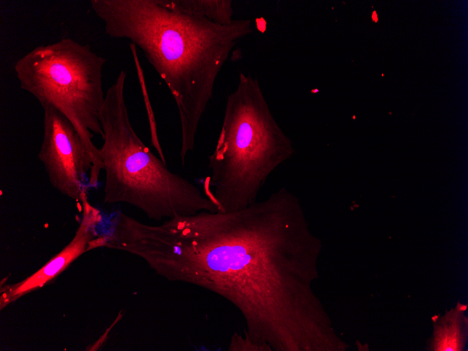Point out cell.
Here are the masks:
<instances>
[{"label":"cell","instance_id":"obj_8","mask_svg":"<svg viewBox=\"0 0 468 351\" xmlns=\"http://www.w3.org/2000/svg\"><path fill=\"white\" fill-rule=\"evenodd\" d=\"M372 19H373V22H378L377 13L375 11L373 12Z\"/></svg>","mask_w":468,"mask_h":351},{"label":"cell","instance_id":"obj_5","mask_svg":"<svg viewBox=\"0 0 468 351\" xmlns=\"http://www.w3.org/2000/svg\"><path fill=\"white\" fill-rule=\"evenodd\" d=\"M43 136L38 153L53 187L69 198L81 201L89 188L92 162L71 121L53 107L43 109Z\"/></svg>","mask_w":468,"mask_h":351},{"label":"cell","instance_id":"obj_3","mask_svg":"<svg viewBox=\"0 0 468 351\" xmlns=\"http://www.w3.org/2000/svg\"><path fill=\"white\" fill-rule=\"evenodd\" d=\"M294 153L258 80L241 73L227 97L219 138L209 156L204 193L219 212L242 209L257 201L269 176Z\"/></svg>","mask_w":468,"mask_h":351},{"label":"cell","instance_id":"obj_1","mask_svg":"<svg viewBox=\"0 0 468 351\" xmlns=\"http://www.w3.org/2000/svg\"><path fill=\"white\" fill-rule=\"evenodd\" d=\"M106 35L137 46L176 103L184 165L216 78L240 40L253 32L250 20L221 25L172 7L167 0H91Z\"/></svg>","mask_w":468,"mask_h":351},{"label":"cell","instance_id":"obj_2","mask_svg":"<svg viewBox=\"0 0 468 351\" xmlns=\"http://www.w3.org/2000/svg\"><path fill=\"white\" fill-rule=\"evenodd\" d=\"M126 78L125 71L121 70L105 93L99 115L104 202L130 205L157 221L217 212L215 203L198 186L170 171L137 135L125 100Z\"/></svg>","mask_w":468,"mask_h":351},{"label":"cell","instance_id":"obj_4","mask_svg":"<svg viewBox=\"0 0 468 351\" xmlns=\"http://www.w3.org/2000/svg\"><path fill=\"white\" fill-rule=\"evenodd\" d=\"M106 59L88 45L62 38L39 46L20 57L13 69L20 88L43 109L53 107L74 125L91 159L89 188L98 186L103 163L93 134L102 138L99 115L105 99L102 69Z\"/></svg>","mask_w":468,"mask_h":351},{"label":"cell","instance_id":"obj_6","mask_svg":"<svg viewBox=\"0 0 468 351\" xmlns=\"http://www.w3.org/2000/svg\"><path fill=\"white\" fill-rule=\"evenodd\" d=\"M82 202V217L71 241L46 264L25 279L0 286V310L18 301L23 296L46 286L56 279L75 260L92 250L91 243L99 235L97 226L102 221L100 210L92 205L84 193Z\"/></svg>","mask_w":468,"mask_h":351},{"label":"cell","instance_id":"obj_7","mask_svg":"<svg viewBox=\"0 0 468 351\" xmlns=\"http://www.w3.org/2000/svg\"><path fill=\"white\" fill-rule=\"evenodd\" d=\"M177 9L205 18L221 25H228L235 19L231 0H167Z\"/></svg>","mask_w":468,"mask_h":351}]
</instances>
